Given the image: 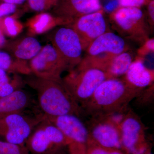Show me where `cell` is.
Instances as JSON below:
<instances>
[{
    "label": "cell",
    "mask_w": 154,
    "mask_h": 154,
    "mask_svg": "<svg viewBox=\"0 0 154 154\" xmlns=\"http://www.w3.org/2000/svg\"><path fill=\"white\" fill-rule=\"evenodd\" d=\"M143 91L131 88L122 78L108 79L98 87L90 99L81 107L84 113L91 118L125 113L128 110L130 102Z\"/></svg>",
    "instance_id": "cell-1"
},
{
    "label": "cell",
    "mask_w": 154,
    "mask_h": 154,
    "mask_svg": "<svg viewBox=\"0 0 154 154\" xmlns=\"http://www.w3.org/2000/svg\"><path fill=\"white\" fill-rule=\"evenodd\" d=\"M26 82L36 91L39 107L45 116L55 117L72 114L80 117L84 114L63 79H46L33 75Z\"/></svg>",
    "instance_id": "cell-2"
},
{
    "label": "cell",
    "mask_w": 154,
    "mask_h": 154,
    "mask_svg": "<svg viewBox=\"0 0 154 154\" xmlns=\"http://www.w3.org/2000/svg\"><path fill=\"white\" fill-rule=\"evenodd\" d=\"M108 21L118 35L139 46L151 34L146 13L141 8L118 7L109 14Z\"/></svg>",
    "instance_id": "cell-3"
},
{
    "label": "cell",
    "mask_w": 154,
    "mask_h": 154,
    "mask_svg": "<svg viewBox=\"0 0 154 154\" xmlns=\"http://www.w3.org/2000/svg\"><path fill=\"white\" fill-rule=\"evenodd\" d=\"M109 76L96 68L76 67L62 79L64 84L80 106L88 101L96 89Z\"/></svg>",
    "instance_id": "cell-4"
},
{
    "label": "cell",
    "mask_w": 154,
    "mask_h": 154,
    "mask_svg": "<svg viewBox=\"0 0 154 154\" xmlns=\"http://www.w3.org/2000/svg\"><path fill=\"white\" fill-rule=\"evenodd\" d=\"M69 141L54 125L44 118L34 128L25 143L29 152L33 154H58L68 146Z\"/></svg>",
    "instance_id": "cell-5"
},
{
    "label": "cell",
    "mask_w": 154,
    "mask_h": 154,
    "mask_svg": "<svg viewBox=\"0 0 154 154\" xmlns=\"http://www.w3.org/2000/svg\"><path fill=\"white\" fill-rule=\"evenodd\" d=\"M50 34L51 45L68 68V72L75 68L82 59L84 51L76 32L68 25L54 28Z\"/></svg>",
    "instance_id": "cell-6"
},
{
    "label": "cell",
    "mask_w": 154,
    "mask_h": 154,
    "mask_svg": "<svg viewBox=\"0 0 154 154\" xmlns=\"http://www.w3.org/2000/svg\"><path fill=\"white\" fill-rule=\"evenodd\" d=\"M123 150L130 154H149L146 138V128L132 110L125 113L119 124Z\"/></svg>",
    "instance_id": "cell-7"
},
{
    "label": "cell",
    "mask_w": 154,
    "mask_h": 154,
    "mask_svg": "<svg viewBox=\"0 0 154 154\" xmlns=\"http://www.w3.org/2000/svg\"><path fill=\"white\" fill-rule=\"evenodd\" d=\"M45 116L68 139L70 154H86L91 137L88 128L79 117L72 114L55 117Z\"/></svg>",
    "instance_id": "cell-8"
},
{
    "label": "cell",
    "mask_w": 154,
    "mask_h": 154,
    "mask_svg": "<svg viewBox=\"0 0 154 154\" xmlns=\"http://www.w3.org/2000/svg\"><path fill=\"white\" fill-rule=\"evenodd\" d=\"M43 118V114L34 118L22 113L7 116L0 119V136L7 142L25 146L33 129Z\"/></svg>",
    "instance_id": "cell-9"
},
{
    "label": "cell",
    "mask_w": 154,
    "mask_h": 154,
    "mask_svg": "<svg viewBox=\"0 0 154 154\" xmlns=\"http://www.w3.org/2000/svg\"><path fill=\"white\" fill-rule=\"evenodd\" d=\"M28 64L31 74L46 79L62 80V74L68 71L66 64L51 44L42 47Z\"/></svg>",
    "instance_id": "cell-10"
},
{
    "label": "cell",
    "mask_w": 154,
    "mask_h": 154,
    "mask_svg": "<svg viewBox=\"0 0 154 154\" xmlns=\"http://www.w3.org/2000/svg\"><path fill=\"white\" fill-rule=\"evenodd\" d=\"M79 36L84 51L96 38L111 31L110 23L105 17L104 9L75 19L69 25Z\"/></svg>",
    "instance_id": "cell-11"
},
{
    "label": "cell",
    "mask_w": 154,
    "mask_h": 154,
    "mask_svg": "<svg viewBox=\"0 0 154 154\" xmlns=\"http://www.w3.org/2000/svg\"><path fill=\"white\" fill-rule=\"evenodd\" d=\"M121 121L115 119L114 115L91 118L89 125L87 126L91 139L101 146L124 152L119 129Z\"/></svg>",
    "instance_id": "cell-12"
},
{
    "label": "cell",
    "mask_w": 154,
    "mask_h": 154,
    "mask_svg": "<svg viewBox=\"0 0 154 154\" xmlns=\"http://www.w3.org/2000/svg\"><path fill=\"white\" fill-rule=\"evenodd\" d=\"M103 9L100 0H58L51 13L72 23L79 17Z\"/></svg>",
    "instance_id": "cell-13"
},
{
    "label": "cell",
    "mask_w": 154,
    "mask_h": 154,
    "mask_svg": "<svg viewBox=\"0 0 154 154\" xmlns=\"http://www.w3.org/2000/svg\"><path fill=\"white\" fill-rule=\"evenodd\" d=\"M128 41L112 31L103 33L96 38L86 50V55L107 54L116 56L132 50Z\"/></svg>",
    "instance_id": "cell-14"
},
{
    "label": "cell",
    "mask_w": 154,
    "mask_h": 154,
    "mask_svg": "<svg viewBox=\"0 0 154 154\" xmlns=\"http://www.w3.org/2000/svg\"><path fill=\"white\" fill-rule=\"evenodd\" d=\"M144 60L135 56L126 73L122 77L131 88L141 91L154 84V69L147 67Z\"/></svg>",
    "instance_id": "cell-15"
},
{
    "label": "cell",
    "mask_w": 154,
    "mask_h": 154,
    "mask_svg": "<svg viewBox=\"0 0 154 154\" xmlns=\"http://www.w3.org/2000/svg\"><path fill=\"white\" fill-rule=\"evenodd\" d=\"M71 23L69 20L45 12L37 13L30 17L25 23V26L27 28L28 36L34 37L47 33L60 26L69 25Z\"/></svg>",
    "instance_id": "cell-16"
},
{
    "label": "cell",
    "mask_w": 154,
    "mask_h": 154,
    "mask_svg": "<svg viewBox=\"0 0 154 154\" xmlns=\"http://www.w3.org/2000/svg\"><path fill=\"white\" fill-rule=\"evenodd\" d=\"M4 48L15 58L28 62L40 52L42 46L36 38L28 36L7 41Z\"/></svg>",
    "instance_id": "cell-17"
},
{
    "label": "cell",
    "mask_w": 154,
    "mask_h": 154,
    "mask_svg": "<svg viewBox=\"0 0 154 154\" xmlns=\"http://www.w3.org/2000/svg\"><path fill=\"white\" fill-rule=\"evenodd\" d=\"M30 96L25 91L17 89L0 98V119L14 113H22L30 105Z\"/></svg>",
    "instance_id": "cell-18"
},
{
    "label": "cell",
    "mask_w": 154,
    "mask_h": 154,
    "mask_svg": "<svg viewBox=\"0 0 154 154\" xmlns=\"http://www.w3.org/2000/svg\"><path fill=\"white\" fill-rule=\"evenodd\" d=\"M135 56L133 50L115 56L110 60L105 72L110 79L120 78L123 76L134 60Z\"/></svg>",
    "instance_id": "cell-19"
},
{
    "label": "cell",
    "mask_w": 154,
    "mask_h": 154,
    "mask_svg": "<svg viewBox=\"0 0 154 154\" xmlns=\"http://www.w3.org/2000/svg\"><path fill=\"white\" fill-rule=\"evenodd\" d=\"M0 69L14 73L31 74L27 61L13 57L9 53L0 51Z\"/></svg>",
    "instance_id": "cell-20"
},
{
    "label": "cell",
    "mask_w": 154,
    "mask_h": 154,
    "mask_svg": "<svg viewBox=\"0 0 154 154\" xmlns=\"http://www.w3.org/2000/svg\"><path fill=\"white\" fill-rule=\"evenodd\" d=\"M20 14L17 11L13 15L0 19V26L5 36L14 38L22 33L24 26L18 19Z\"/></svg>",
    "instance_id": "cell-21"
},
{
    "label": "cell",
    "mask_w": 154,
    "mask_h": 154,
    "mask_svg": "<svg viewBox=\"0 0 154 154\" xmlns=\"http://www.w3.org/2000/svg\"><path fill=\"white\" fill-rule=\"evenodd\" d=\"M57 1L58 0H26L22 10V13L47 12L55 7Z\"/></svg>",
    "instance_id": "cell-22"
},
{
    "label": "cell",
    "mask_w": 154,
    "mask_h": 154,
    "mask_svg": "<svg viewBox=\"0 0 154 154\" xmlns=\"http://www.w3.org/2000/svg\"><path fill=\"white\" fill-rule=\"evenodd\" d=\"M8 72L0 69V98L11 94L17 90V83L11 81Z\"/></svg>",
    "instance_id": "cell-23"
},
{
    "label": "cell",
    "mask_w": 154,
    "mask_h": 154,
    "mask_svg": "<svg viewBox=\"0 0 154 154\" xmlns=\"http://www.w3.org/2000/svg\"><path fill=\"white\" fill-rule=\"evenodd\" d=\"M0 154H30L25 146L0 141Z\"/></svg>",
    "instance_id": "cell-24"
},
{
    "label": "cell",
    "mask_w": 154,
    "mask_h": 154,
    "mask_svg": "<svg viewBox=\"0 0 154 154\" xmlns=\"http://www.w3.org/2000/svg\"><path fill=\"white\" fill-rule=\"evenodd\" d=\"M86 154H125L124 152L117 149L107 148L98 145L90 139L87 146Z\"/></svg>",
    "instance_id": "cell-25"
},
{
    "label": "cell",
    "mask_w": 154,
    "mask_h": 154,
    "mask_svg": "<svg viewBox=\"0 0 154 154\" xmlns=\"http://www.w3.org/2000/svg\"><path fill=\"white\" fill-rule=\"evenodd\" d=\"M154 52V37L149 38L144 43L140 45L135 52L136 56L144 59L146 56Z\"/></svg>",
    "instance_id": "cell-26"
},
{
    "label": "cell",
    "mask_w": 154,
    "mask_h": 154,
    "mask_svg": "<svg viewBox=\"0 0 154 154\" xmlns=\"http://www.w3.org/2000/svg\"><path fill=\"white\" fill-rule=\"evenodd\" d=\"M118 7L141 8L146 6L152 0H117Z\"/></svg>",
    "instance_id": "cell-27"
},
{
    "label": "cell",
    "mask_w": 154,
    "mask_h": 154,
    "mask_svg": "<svg viewBox=\"0 0 154 154\" xmlns=\"http://www.w3.org/2000/svg\"><path fill=\"white\" fill-rule=\"evenodd\" d=\"M17 6V5L10 3H0V19L16 13L18 11Z\"/></svg>",
    "instance_id": "cell-28"
},
{
    "label": "cell",
    "mask_w": 154,
    "mask_h": 154,
    "mask_svg": "<svg viewBox=\"0 0 154 154\" xmlns=\"http://www.w3.org/2000/svg\"><path fill=\"white\" fill-rule=\"evenodd\" d=\"M146 7V18L152 34L154 30V0H152Z\"/></svg>",
    "instance_id": "cell-29"
},
{
    "label": "cell",
    "mask_w": 154,
    "mask_h": 154,
    "mask_svg": "<svg viewBox=\"0 0 154 154\" xmlns=\"http://www.w3.org/2000/svg\"><path fill=\"white\" fill-rule=\"evenodd\" d=\"M5 36L3 33L2 30L0 26V48H4L7 42Z\"/></svg>",
    "instance_id": "cell-30"
},
{
    "label": "cell",
    "mask_w": 154,
    "mask_h": 154,
    "mask_svg": "<svg viewBox=\"0 0 154 154\" xmlns=\"http://www.w3.org/2000/svg\"><path fill=\"white\" fill-rule=\"evenodd\" d=\"M1 1H0V3H1Z\"/></svg>",
    "instance_id": "cell-31"
}]
</instances>
